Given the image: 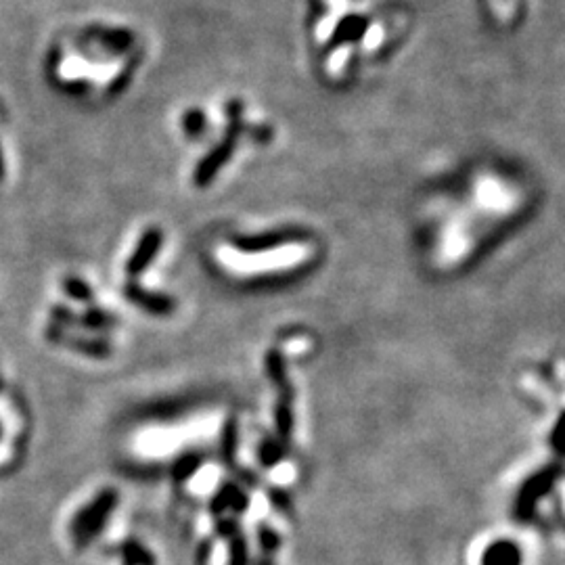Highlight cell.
<instances>
[{"label": "cell", "mask_w": 565, "mask_h": 565, "mask_svg": "<svg viewBox=\"0 0 565 565\" xmlns=\"http://www.w3.org/2000/svg\"><path fill=\"white\" fill-rule=\"evenodd\" d=\"M365 30H367V24H365L363 17H348V19L344 21V24H342V28L337 30L335 38H337V40H339V38H344V40L356 38V36H363Z\"/></svg>", "instance_id": "cell-2"}, {"label": "cell", "mask_w": 565, "mask_h": 565, "mask_svg": "<svg viewBox=\"0 0 565 565\" xmlns=\"http://www.w3.org/2000/svg\"><path fill=\"white\" fill-rule=\"evenodd\" d=\"M203 124H206V120H203V113L199 111H191L185 120V128L191 134H199L203 130Z\"/></svg>", "instance_id": "cell-3"}, {"label": "cell", "mask_w": 565, "mask_h": 565, "mask_svg": "<svg viewBox=\"0 0 565 565\" xmlns=\"http://www.w3.org/2000/svg\"><path fill=\"white\" fill-rule=\"evenodd\" d=\"M482 565H522V551L515 547V542L499 540L486 549Z\"/></svg>", "instance_id": "cell-1"}]
</instances>
